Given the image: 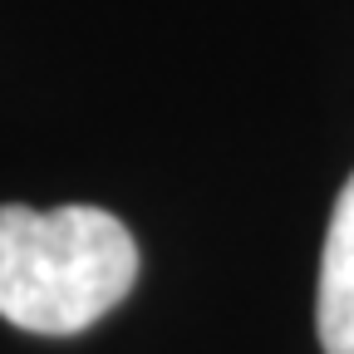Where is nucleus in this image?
Here are the masks:
<instances>
[{
    "label": "nucleus",
    "mask_w": 354,
    "mask_h": 354,
    "mask_svg": "<svg viewBox=\"0 0 354 354\" xmlns=\"http://www.w3.org/2000/svg\"><path fill=\"white\" fill-rule=\"evenodd\" d=\"M138 281V246L104 207H0V315L30 335L99 325Z\"/></svg>",
    "instance_id": "1"
},
{
    "label": "nucleus",
    "mask_w": 354,
    "mask_h": 354,
    "mask_svg": "<svg viewBox=\"0 0 354 354\" xmlns=\"http://www.w3.org/2000/svg\"><path fill=\"white\" fill-rule=\"evenodd\" d=\"M315 325H320L325 354H354V177L344 183L335 216H330V236H325V256H320Z\"/></svg>",
    "instance_id": "2"
}]
</instances>
